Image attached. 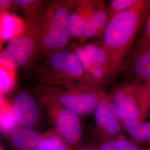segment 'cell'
<instances>
[{
	"instance_id": "9a60e30c",
	"label": "cell",
	"mask_w": 150,
	"mask_h": 150,
	"mask_svg": "<svg viewBox=\"0 0 150 150\" xmlns=\"http://www.w3.org/2000/svg\"><path fill=\"white\" fill-rule=\"evenodd\" d=\"M81 45L90 56L95 67L102 69L106 73L108 82H109L110 62L107 53L100 41L85 42Z\"/></svg>"
},
{
	"instance_id": "52a82bcc",
	"label": "cell",
	"mask_w": 150,
	"mask_h": 150,
	"mask_svg": "<svg viewBox=\"0 0 150 150\" xmlns=\"http://www.w3.org/2000/svg\"><path fill=\"white\" fill-rule=\"evenodd\" d=\"M38 96L51 127L70 145L81 146L84 132L80 117L47 97L39 93Z\"/></svg>"
},
{
	"instance_id": "7402d4cb",
	"label": "cell",
	"mask_w": 150,
	"mask_h": 150,
	"mask_svg": "<svg viewBox=\"0 0 150 150\" xmlns=\"http://www.w3.org/2000/svg\"><path fill=\"white\" fill-rule=\"evenodd\" d=\"M150 46V10L146 17V22L142 34L135 42L132 51H135Z\"/></svg>"
},
{
	"instance_id": "d6986e66",
	"label": "cell",
	"mask_w": 150,
	"mask_h": 150,
	"mask_svg": "<svg viewBox=\"0 0 150 150\" xmlns=\"http://www.w3.org/2000/svg\"><path fill=\"white\" fill-rule=\"evenodd\" d=\"M96 149V150H143L125 136L105 141Z\"/></svg>"
},
{
	"instance_id": "d4e9b609",
	"label": "cell",
	"mask_w": 150,
	"mask_h": 150,
	"mask_svg": "<svg viewBox=\"0 0 150 150\" xmlns=\"http://www.w3.org/2000/svg\"><path fill=\"white\" fill-rule=\"evenodd\" d=\"M77 150H96V147H91V146H83L82 145L79 147Z\"/></svg>"
},
{
	"instance_id": "8992f818",
	"label": "cell",
	"mask_w": 150,
	"mask_h": 150,
	"mask_svg": "<svg viewBox=\"0 0 150 150\" xmlns=\"http://www.w3.org/2000/svg\"><path fill=\"white\" fill-rule=\"evenodd\" d=\"M40 19V17L25 19L24 32L8 43L0 54V64L2 66L16 70L36 57L39 45Z\"/></svg>"
},
{
	"instance_id": "484cf974",
	"label": "cell",
	"mask_w": 150,
	"mask_h": 150,
	"mask_svg": "<svg viewBox=\"0 0 150 150\" xmlns=\"http://www.w3.org/2000/svg\"><path fill=\"white\" fill-rule=\"evenodd\" d=\"M7 105L4 99L2 97V95H0V111L2 110L4 107Z\"/></svg>"
},
{
	"instance_id": "6da1fadb",
	"label": "cell",
	"mask_w": 150,
	"mask_h": 150,
	"mask_svg": "<svg viewBox=\"0 0 150 150\" xmlns=\"http://www.w3.org/2000/svg\"><path fill=\"white\" fill-rule=\"evenodd\" d=\"M150 10V0H139L132 7L113 16L108 23L100 41L110 62L109 81L121 72Z\"/></svg>"
},
{
	"instance_id": "8fae6325",
	"label": "cell",
	"mask_w": 150,
	"mask_h": 150,
	"mask_svg": "<svg viewBox=\"0 0 150 150\" xmlns=\"http://www.w3.org/2000/svg\"><path fill=\"white\" fill-rule=\"evenodd\" d=\"M120 72L129 82L142 83L150 79V46L132 51Z\"/></svg>"
},
{
	"instance_id": "ba28073f",
	"label": "cell",
	"mask_w": 150,
	"mask_h": 150,
	"mask_svg": "<svg viewBox=\"0 0 150 150\" xmlns=\"http://www.w3.org/2000/svg\"><path fill=\"white\" fill-rule=\"evenodd\" d=\"M95 136L99 144L110 139L124 136V131L109 95L103 90L93 112Z\"/></svg>"
},
{
	"instance_id": "4316f807",
	"label": "cell",
	"mask_w": 150,
	"mask_h": 150,
	"mask_svg": "<svg viewBox=\"0 0 150 150\" xmlns=\"http://www.w3.org/2000/svg\"><path fill=\"white\" fill-rule=\"evenodd\" d=\"M0 150H6L3 144H2L1 140H0Z\"/></svg>"
},
{
	"instance_id": "2e32d148",
	"label": "cell",
	"mask_w": 150,
	"mask_h": 150,
	"mask_svg": "<svg viewBox=\"0 0 150 150\" xmlns=\"http://www.w3.org/2000/svg\"><path fill=\"white\" fill-rule=\"evenodd\" d=\"M123 130L129 135L130 140L139 145H150V120L135 123L122 124Z\"/></svg>"
},
{
	"instance_id": "277c9868",
	"label": "cell",
	"mask_w": 150,
	"mask_h": 150,
	"mask_svg": "<svg viewBox=\"0 0 150 150\" xmlns=\"http://www.w3.org/2000/svg\"><path fill=\"white\" fill-rule=\"evenodd\" d=\"M109 96L122 124L141 122L150 116L149 102L142 83L124 81L113 87Z\"/></svg>"
},
{
	"instance_id": "9c48e42d",
	"label": "cell",
	"mask_w": 150,
	"mask_h": 150,
	"mask_svg": "<svg viewBox=\"0 0 150 150\" xmlns=\"http://www.w3.org/2000/svg\"><path fill=\"white\" fill-rule=\"evenodd\" d=\"M85 11L84 38L87 41L102 36L112 18L104 1L83 0Z\"/></svg>"
},
{
	"instance_id": "5bb4252c",
	"label": "cell",
	"mask_w": 150,
	"mask_h": 150,
	"mask_svg": "<svg viewBox=\"0 0 150 150\" xmlns=\"http://www.w3.org/2000/svg\"><path fill=\"white\" fill-rule=\"evenodd\" d=\"M71 38L80 43H85L84 38L85 11L83 0H73L69 16Z\"/></svg>"
},
{
	"instance_id": "ffe728a7",
	"label": "cell",
	"mask_w": 150,
	"mask_h": 150,
	"mask_svg": "<svg viewBox=\"0 0 150 150\" xmlns=\"http://www.w3.org/2000/svg\"><path fill=\"white\" fill-rule=\"evenodd\" d=\"M16 70L7 69L0 64V95L11 91L16 83Z\"/></svg>"
},
{
	"instance_id": "7c38bea8",
	"label": "cell",
	"mask_w": 150,
	"mask_h": 150,
	"mask_svg": "<svg viewBox=\"0 0 150 150\" xmlns=\"http://www.w3.org/2000/svg\"><path fill=\"white\" fill-rule=\"evenodd\" d=\"M9 150H45L38 129L15 126L6 132Z\"/></svg>"
},
{
	"instance_id": "44dd1931",
	"label": "cell",
	"mask_w": 150,
	"mask_h": 150,
	"mask_svg": "<svg viewBox=\"0 0 150 150\" xmlns=\"http://www.w3.org/2000/svg\"><path fill=\"white\" fill-rule=\"evenodd\" d=\"M139 0H111L107 4L112 16L126 11L134 6Z\"/></svg>"
},
{
	"instance_id": "7a4b0ae2",
	"label": "cell",
	"mask_w": 150,
	"mask_h": 150,
	"mask_svg": "<svg viewBox=\"0 0 150 150\" xmlns=\"http://www.w3.org/2000/svg\"><path fill=\"white\" fill-rule=\"evenodd\" d=\"M73 0H56L47 3L39 22V45L36 58L46 59L66 50L72 38L69 16Z\"/></svg>"
},
{
	"instance_id": "f1b7e54d",
	"label": "cell",
	"mask_w": 150,
	"mask_h": 150,
	"mask_svg": "<svg viewBox=\"0 0 150 150\" xmlns=\"http://www.w3.org/2000/svg\"><path fill=\"white\" fill-rule=\"evenodd\" d=\"M150 150V147L149 148H148V149H145V150Z\"/></svg>"
},
{
	"instance_id": "83f0119b",
	"label": "cell",
	"mask_w": 150,
	"mask_h": 150,
	"mask_svg": "<svg viewBox=\"0 0 150 150\" xmlns=\"http://www.w3.org/2000/svg\"><path fill=\"white\" fill-rule=\"evenodd\" d=\"M2 46H3V43L1 41H0V54L2 50Z\"/></svg>"
},
{
	"instance_id": "3957f363",
	"label": "cell",
	"mask_w": 150,
	"mask_h": 150,
	"mask_svg": "<svg viewBox=\"0 0 150 150\" xmlns=\"http://www.w3.org/2000/svg\"><path fill=\"white\" fill-rule=\"evenodd\" d=\"M103 88L82 82L42 85L38 93L66 107L80 117L93 113Z\"/></svg>"
},
{
	"instance_id": "5b68a950",
	"label": "cell",
	"mask_w": 150,
	"mask_h": 150,
	"mask_svg": "<svg viewBox=\"0 0 150 150\" xmlns=\"http://www.w3.org/2000/svg\"><path fill=\"white\" fill-rule=\"evenodd\" d=\"M36 76L42 85L82 82L85 71L80 61L71 50L52 54L38 66Z\"/></svg>"
},
{
	"instance_id": "e0dca14e",
	"label": "cell",
	"mask_w": 150,
	"mask_h": 150,
	"mask_svg": "<svg viewBox=\"0 0 150 150\" xmlns=\"http://www.w3.org/2000/svg\"><path fill=\"white\" fill-rule=\"evenodd\" d=\"M45 150H77L52 127L41 133Z\"/></svg>"
},
{
	"instance_id": "cb8c5ba5",
	"label": "cell",
	"mask_w": 150,
	"mask_h": 150,
	"mask_svg": "<svg viewBox=\"0 0 150 150\" xmlns=\"http://www.w3.org/2000/svg\"><path fill=\"white\" fill-rule=\"evenodd\" d=\"M142 84V86L145 89V92L146 93L147 96L148 98L150 108V79L147 81H146L144 82H143Z\"/></svg>"
},
{
	"instance_id": "ac0fdd59",
	"label": "cell",
	"mask_w": 150,
	"mask_h": 150,
	"mask_svg": "<svg viewBox=\"0 0 150 150\" xmlns=\"http://www.w3.org/2000/svg\"><path fill=\"white\" fill-rule=\"evenodd\" d=\"M13 4L26 17L25 19H36L41 16L47 2L42 0H14Z\"/></svg>"
},
{
	"instance_id": "4fadbf2b",
	"label": "cell",
	"mask_w": 150,
	"mask_h": 150,
	"mask_svg": "<svg viewBox=\"0 0 150 150\" xmlns=\"http://www.w3.org/2000/svg\"><path fill=\"white\" fill-rule=\"evenodd\" d=\"M26 21L9 11H0V41L11 42L25 31Z\"/></svg>"
},
{
	"instance_id": "30bf717a",
	"label": "cell",
	"mask_w": 150,
	"mask_h": 150,
	"mask_svg": "<svg viewBox=\"0 0 150 150\" xmlns=\"http://www.w3.org/2000/svg\"><path fill=\"white\" fill-rule=\"evenodd\" d=\"M11 108L17 126L37 129L40 108L37 100L31 93L22 92L17 95Z\"/></svg>"
},
{
	"instance_id": "603a6c76",
	"label": "cell",
	"mask_w": 150,
	"mask_h": 150,
	"mask_svg": "<svg viewBox=\"0 0 150 150\" xmlns=\"http://www.w3.org/2000/svg\"><path fill=\"white\" fill-rule=\"evenodd\" d=\"M13 5V1L0 0V11H9Z\"/></svg>"
}]
</instances>
